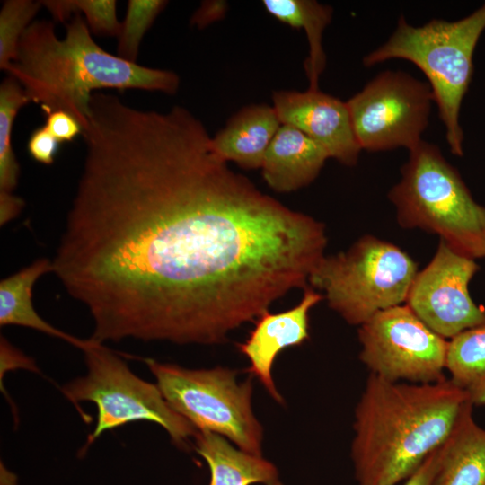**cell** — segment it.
Returning a JSON list of instances; mask_svg holds the SVG:
<instances>
[{
  "mask_svg": "<svg viewBox=\"0 0 485 485\" xmlns=\"http://www.w3.org/2000/svg\"><path fill=\"white\" fill-rule=\"evenodd\" d=\"M360 360L390 382L433 384L444 375L448 340L430 330L406 304L374 314L358 329Z\"/></svg>",
  "mask_w": 485,
  "mask_h": 485,
  "instance_id": "10",
  "label": "cell"
},
{
  "mask_svg": "<svg viewBox=\"0 0 485 485\" xmlns=\"http://www.w3.org/2000/svg\"><path fill=\"white\" fill-rule=\"evenodd\" d=\"M433 485H485V429L475 423L472 410L445 442Z\"/></svg>",
  "mask_w": 485,
  "mask_h": 485,
  "instance_id": "18",
  "label": "cell"
},
{
  "mask_svg": "<svg viewBox=\"0 0 485 485\" xmlns=\"http://www.w3.org/2000/svg\"><path fill=\"white\" fill-rule=\"evenodd\" d=\"M93 340L82 350L86 374L61 388L71 402L97 406V423L87 445L103 432L137 420L158 424L179 446L196 436L197 428L171 407L156 384L137 376L114 352Z\"/></svg>",
  "mask_w": 485,
  "mask_h": 485,
  "instance_id": "8",
  "label": "cell"
},
{
  "mask_svg": "<svg viewBox=\"0 0 485 485\" xmlns=\"http://www.w3.org/2000/svg\"><path fill=\"white\" fill-rule=\"evenodd\" d=\"M417 273L418 264L401 248L364 235L346 251L324 256L309 284L348 323L360 326L405 303Z\"/></svg>",
  "mask_w": 485,
  "mask_h": 485,
  "instance_id": "6",
  "label": "cell"
},
{
  "mask_svg": "<svg viewBox=\"0 0 485 485\" xmlns=\"http://www.w3.org/2000/svg\"><path fill=\"white\" fill-rule=\"evenodd\" d=\"M42 6L41 1L7 0L0 10V68L15 60L20 40Z\"/></svg>",
  "mask_w": 485,
  "mask_h": 485,
  "instance_id": "23",
  "label": "cell"
},
{
  "mask_svg": "<svg viewBox=\"0 0 485 485\" xmlns=\"http://www.w3.org/2000/svg\"><path fill=\"white\" fill-rule=\"evenodd\" d=\"M272 485H282L279 481L273 483Z\"/></svg>",
  "mask_w": 485,
  "mask_h": 485,
  "instance_id": "31",
  "label": "cell"
},
{
  "mask_svg": "<svg viewBox=\"0 0 485 485\" xmlns=\"http://www.w3.org/2000/svg\"><path fill=\"white\" fill-rule=\"evenodd\" d=\"M164 0H128L118 36L117 55L137 63L141 41L156 17L165 8Z\"/></svg>",
  "mask_w": 485,
  "mask_h": 485,
  "instance_id": "22",
  "label": "cell"
},
{
  "mask_svg": "<svg viewBox=\"0 0 485 485\" xmlns=\"http://www.w3.org/2000/svg\"><path fill=\"white\" fill-rule=\"evenodd\" d=\"M30 102L22 86L13 76L0 85V191L11 192L18 184L20 166L15 157L12 135L20 109Z\"/></svg>",
  "mask_w": 485,
  "mask_h": 485,
  "instance_id": "21",
  "label": "cell"
},
{
  "mask_svg": "<svg viewBox=\"0 0 485 485\" xmlns=\"http://www.w3.org/2000/svg\"><path fill=\"white\" fill-rule=\"evenodd\" d=\"M262 4L278 21L305 31L309 44L305 62L309 88L319 89L318 79L326 64L322 34L331 21V7L313 0H264Z\"/></svg>",
  "mask_w": 485,
  "mask_h": 485,
  "instance_id": "19",
  "label": "cell"
},
{
  "mask_svg": "<svg viewBox=\"0 0 485 485\" xmlns=\"http://www.w3.org/2000/svg\"><path fill=\"white\" fill-rule=\"evenodd\" d=\"M63 39L48 20H35L22 34L15 60L7 69L30 102L42 111L63 110L83 127L88 124L93 93L103 89H137L175 93L179 76L104 50L79 13L66 24Z\"/></svg>",
  "mask_w": 485,
  "mask_h": 485,
  "instance_id": "3",
  "label": "cell"
},
{
  "mask_svg": "<svg viewBox=\"0 0 485 485\" xmlns=\"http://www.w3.org/2000/svg\"><path fill=\"white\" fill-rule=\"evenodd\" d=\"M53 270L52 261L39 259L0 282V325L27 327L63 340L84 350L93 340H82L55 328L34 309L32 289L35 282L45 273Z\"/></svg>",
  "mask_w": 485,
  "mask_h": 485,
  "instance_id": "17",
  "label": "cell"
},
{
  "mask_svg": "<svg viewBox=\"0 0 485 485\" xmlns=\"http://www.w3.org/2000/svg\"><path fill=\"white\" fill-rule=\"evenodd\" d=\"M24 201L11 192L0 191L1 225L14 218L22 209Z\"/></svg>",
  "mask_w": 485,
  "mask_h": 485,
  "instance_id": "29",
  "label": "cell"
},
{
  "mask_svg": "<svg viewBox=\"0 0 485 485\" xmlns=\"http://www.w3.org/2000/svg\"><path fill=\"white\" fill-rule=\"evenodd\" d=\"M146 363L171 407L198 431L218 434L241 450L262 455L263 428L252 410L251 377L239 382L235 370L223 366L189 369L152 358Z\"/></svg>",
  "mask_w": 485,
  "mask_h": 485,
  "instance_id": "7",
  "label": "cell"
},
{
  "mask_svg": "<svg viewBox=\"0 0 485 485\" xmlns=\"http://www.w3.org/2000/svg\"><path fill=\"white\" fill-rule=\"evenodd\" d=\"M194 438L196 452L209 468V485H272L278 481L277 467L262 455L241 450L213 432L198 431Z\"/></svg>",
  "mask_w": 485,
  "mask_h": 485,
  "instance_id": "16",
  "label": "cell"
},
{
  "mask_svg": "<svg viewBox=\"0 0 485 485\" xmlns=\"http://www.w3.org/2000/svg\"><path fill=\"white\" fill-rule=\"evenodd\" d=\"M227 11L225 1H204L190 18V24L202 29L222 19Z\"/></svg>",
  "mask_w": 485,
  "mask_h": 485,
  "instance_id": "28",
  "label": "cell"
},
{
  "mask_svg": "<svg viewBox=\"0 0 485 485\" xmlns=\"http://www.w3.org/2000/svg\"><path fill=\"white\" fill-rule=\"evenodd\" d=\"M401 173L388 198L401 227L437 234L470 258L485 257V207L475 202L438 146L422 140L410 150Z\"/></svg>",
  "mask_w": 485,
  "mask_h": 485,
  "instance_id": "5",
  "label": "cell"
},
{
  "mask_svg": "<svg viewBox=\"0 0 485 485\" xmlns=\"http://www.w3.org/2000/svg\"><path fill=\"white\" fill-rule=\"evenodd\" d=\"M44 114L45 127L58 142H71L83 135V127L71 114L63 110H52Z\"/></svg>",
  "mask_w": 485,
  "mask_h": 485,
  "instance_id": "26",
  "label": "cell"
},
{
  "mask_svg": "<svg viewBox=\"0 0 485 485\" xmlns=\"http://www.w3.org/2000/svg\"><path fill=\"white\" fill-rule=\"evenodd\" d=\"M41 4L57 22H64L76 13L75 0H45Z\"/></svg>",
  "mask_w": 485,
  "mask_h": 485,
  "instance_id": "30",
  "label": "cell"
},
{
  "mask_svg": "<svg viewBox=\"0 0 485 485\" xmlns=\"http://www.w3.org/2000/svg\"><path fill=\"white\" fill-rule=\"evenodd\" d=\"M445 443L434 451L419 468L406 480L404 485H433L445 451Z\"/></svg>",
  "mask_w": 485,
  "mask_h": 485,
  "instance_id": "27",
  "label": "cell"
},
{
  "mask_svg": "<svg viewBox=\"0 0 485 485\" xmlns=\"http://www.w3.org/2000/svg\"><path fill=\"white\" fill-rule=\"evenodd\" d=\"M85 156L52 261L93 340L215 345L307 287L325 227L233 171L186 108L92 100Z\"/></svg>",
  "mask_w": 485,
  "mask_h": 485,
  "instance_id": "1",
  "label": "cell"
},
{
  "mask_svg": "<svg viewBox=\"0 0 485 485\" xmlns=\"http://www.w3.org/2000/svg\"><path fill=\"white\" fill-rule=\"evenodd\" d=\"M273 106L252 104L242 108L210 139L214 153L223 161L246 170L260 169L265 154L281 126Z\"/></svg>",
  "mask_w": 485,
  "mask_h": 485,
  "instance_id": "15",
  "label": "cell"
},
{
  "mask_svg": "<svg viewBox=\"0 0 485 485\" xmlns=\"http://www.w3.org/2000/svg\"><path fill=\"white\" fill-rule=\"evenodd\" d=\"M60 144L43 125L31 132L27 150L34 161L49 165L54 163Z\"/></svg>",
  "mask_w": 485,
  "mask_h": 485,
  "instance_id": "25",
  "label": "cell"
},
{
  "mask_svg": "<svg viewBox=\"0 0 485 485\" xmlns=\"http://www.w3.org/2000/svg\"><path fill=\"white\" fill-rule=\"evenodd\" d=\"M322 299V295L306 287L300 303L284 312H264L256 320L247 340L238 344L239 351L250 362L247 371L278 403L284 400L273 379L274 362L284 349L299 346L309 339V313Z\"/></svg>",
  "mask_w": 485,
  "mask_h": 485,
  "instance_id": "13",
  "label": "cell"
},
{
  "mask_svg": "<svg viewBox=\"0 0 485 485\" xmlns=\"http://www.w3.org/2000/svg\"><path fill=\"white\" fill-rule=\"evenodd\" d=\"M450 379L390 382L370 374L355 410L351 458L359 485H396L411 476L472 410Z\"/></svg>",
  "mask_w": 485,
  "mask_h": 485,
  "instance_id": "2",
  "label": "cell"
},
{
  "mask_svg": "<svg viewBox=\"0 0 485 485\" xmlns=\"http://www.w3.org/2000/svg\"><path fill=\"white\" fill-rule=\"evenodd\" d=\"M273 107L282 124L291 125L319 144L342 164L355 165L361 147L346 102L319 89L276 91Z\"/></svg>",
  "mask_w": 485,
  "mask_h": 485,
  "instance_id": "12",
  "label": "cell"
},
{
  "mask_svg": "<svg viewBox=\"0 0 485 485\" xmlns=\"http://www.w3.org/2000/svg\"><path fill=\"white\" fill-rule=\"evenodd\" d=\"M327 152L296 128L281 124L264 156L262 176L278 193L295 191L319 175Z\"/></svg>",
  "mask_w": 485,
  "mask_h": 485,
  "instance_id": "14",
  "label": "cell"
},
{
  "mask_svg": "<svg viewBox=\"0 0 485 485\" xmlns=\"http://www.w3.org/2000/svg\"><path fill=\"white\" fill-rule=\"evenodd\" d=\"M484 30L485 3L455 22L433 19L412 26L401 16L388 40L363 58L366 67L405 59L425 74L445 128L450 152L456 156L463 154L460 110L472 76L474 49Z\"/></svg>",
  "mask_w": 485,
  "mask_h": 485,
  "instance_id": "4",
  "label": "cell"
},
{
  "mask_svg": "<svg viewBox=\"0 0 485 485\" xmlns=\"http://www.w3.org/2000/svg\"><path fill=\"white\" fill-rule=\"evenodd\" d=\"M76 13L83 15L92 33L118 37L121 22L115 0H75Z\"/></svg>",
  "mask_w": 485,
  "mask_h": 485,
  "instance_id": "24",
  "label": "cell"
},
{
  "mask_svg": "<svg viewBox=\"0 0 485 485\" xmlns=\"http://www.w3.org/2000/svg\"><path fill=\"white\" fill-rule=\"evenodd\" d=\"M445 369L473 406L485 405V325L468 329L448 340Z\"/></svg>",
  "mask_w": 485,
  "mask_h": 485,
  "instance_id": "20",
  "label": "cell"
},
{
  "mask_svg": "<svg viewBox=\"0 0 485 485\" xmlns=\"http://www.w3.org/2000/svg\"><path fill=\"white\" fill-rule=\"evenodd\" d=\"M433 102L428 83L391 70L377 75L346 101L358 145L369 152L417 146Z\"/></svg>",
  "mask_w": 485,
  "mask_h": 485,
  "instance_id": "9",
  "label": "cell"
},
{
  "mask_svg": "<svg viewBox=\"0 0 485 485\" xmlns=\"http://www.w3.org/2000/svg\"><path fill=\"white\" fill-rule=\"evenodd\" d=\"M479 266L440 240L430 262L418 271L406 305L430 330L444 339L485 325V309L476 304L469 283Z\"/></svg>",
  "mask_w": 485,
  "mask_h": 485,
  "instance_id": "11",
  "label": "cell"
}]
</instances>
